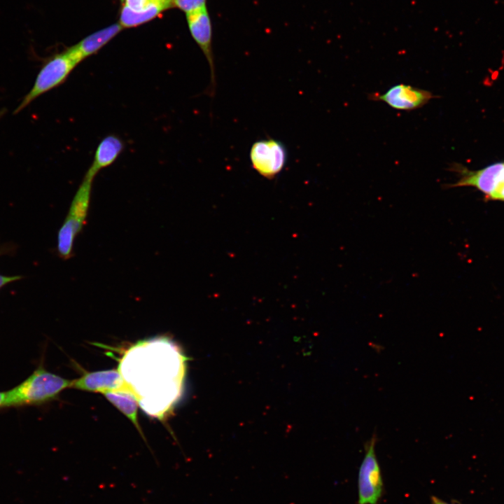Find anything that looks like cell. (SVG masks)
Wrapping results in <instances>:
<instances>
[{"instance_id":"11","label":"cell","mask_w":504,"mask_h":504,"mask_svg":"<svg viewBox=\"0 0 504 504\" xmlns=\"http://www.w3.org/2000/svg\"><path fill=\"white\" fill-rule=\"evenodd\" d=\"M127 386L119 370L111 369L87 372L72 380L71 388L90 392L105 393Z\"/></svg>"},{"instance_id":"1","label":"cell","mask_w":504,"mask_h":504,"mask_svg":"<svg viewBox=\"0 0 504 504\" xmlns=\"http://www.w3.org/2000/svg\"><path fill=\"white\" fill-rule=\"evenodd\" d=\"M186 358L166 337L138 342L122 358L118 370L148 414L163 418L181 396Z\"/></svg>"},{"instance_id":"3","label":"cell","mask_w":504,"mask_h":504,"mask_svg":"<svg viewBox=\"0 0 504 504\" xmlns=\"http://www.w3.org/2000/svg\"><path fill=\"white\" fill-rule=\"evenodd\" d=\"M78 64L68 48L49 57L41 66L32 87L22 99L13 113H20L36 98L64 83Z\"/></svg>"},{"instance_id":"10","label":"cell","mask_w":504,"mask_h":504,"mask_svg":"<svg viewBox=\"0 0 504 504\" xmlns=\"http://www.w3.org/2000/svg\"><path fill=\"white\" fill-rule=\"evenodd\" d=\"M119 24L122 28L136 27L172 8L173 0H120Z\"/></svg>"},{"instance_id":"2","label":"cell","mask_w":504,"mask_h":504,"mask_svg":"<svg viewBox=\"0 0 504 504\" xmlns=\"http://www.w3.org/2000/svg\"><path fill=\"white\" fill-rule=\"evenodd\" d=\"M71 381L39 366L23 382L5 393L4 407L40 405L55 398Z\"/></svg>"},{"instance_id":"14","label":"cell","mask_w":504,"mask_h":504,"mask_svg":"<svg viewBox=\"0 0 504 504\" xmlns=\"http://www.w3.org/2000/svg\"><path fill=\"white\" fill-rule=\"evenodd\" d=\"M104 397L135 426L141 435L142 432L138 421L139 400L135 393L127 386L107 391L103 393Z\"/></svg>"},{"instance_id":"12","label":"cell","mask_w":504,"mask_h":504,"mask_svg":"<svg viewBox=\"0 0 504 504\" xmlns=\"http://www.w3.org/2000/svg\"><path fill=\"white\" fill-rule=\"evenodd\" d=\"M122 29L119 23L111 24L88 35L76 45L68 48V50L73 57L80 63L98 52Z\"/></svg>"},{"instance_id":"9","label":"cell","mask_w":504,"mask_h":504,"mask_svg":"<svg viewBox=\"0 0 504 504\" xmlns=\"http://www.w3.org/2000/svg\"><path fill=\"white\" fill-rule=\"evenodd\" d=\"M435 97L430 92L405 84H398L390 88L382 94L372 93V101L385 102L393 108L401 111H412L426 105Z\"/></svg>"},{"instance_id":"5","label":"cell","mask_w":504,"mask_h":504,"mask_svg":"<svg viewBox=\"0 0 504 504\" xmlns=\"http://www.w3.org/2000/svg\"><path fill=\"white\" fill-rule=\"evenodd\" d=\"M92 181L89 178H83L58 232L57 252L63 259L66 260L72 256L75 238L85 224L90 207Z\"/></svg>"},{"instance_id":"17","label":"cell","mask_w":504,"mask_h":504,"mask_svg":"<svg viewBox=\"0 0 504 504\" xmlns=\"http://www.w3.org/2000/svg\"><path fill=\"white\" fill-rule=\"evenodd\" d=\"M430 501L431 504H451L435 496L430 497Z\"/></svg>"},{"instance_id":"4","label":"cell","mask_w":504,"mask_h":504,"mask_svg":"<svg viewBox=\"0 0 504 504\" xmlns=\"http://www.w3.org/2000/svg\"><path fill=\"white\" fill-rule=\"evenodd\" d=\"M450 169L458 175V180L445 185L447 188L473 187L481 192L487 201L504 202V161L477 170H470L460 164L454 163Z\"/></svg>"},{"instance_id":"7","label":"cell","mask_w":504,"mask_h":504,"mask_svg":"<svg viewBox=\"0 0 504 504\" xmlns=\"http://www.w3.org/2000/svg\"><path fill=\"white\" fill-rule=\"evenodd\" d=\"M251 166L260 175L268 179L275 178L284 168L288 152L285 145L272 138L255 141L249 151Z\"/></svg>"},{"instance_id":"16","label":"cell","mask_w":504,"mask_h":504,"mask_svg":"<svg viewBox=\"0 0 504 504\" xmlns=\"http://www.w3.org/2000/svg\"><path fill=\"white\" fill-rule=\"evenodd\" d=\"M20 276H7L0 274V288L6 284L21 279Z\"/></svg>"},{"instance_id":"18","label":"cell","mask_w":504,"mask_h":504,"mask_svg":"<svg viewBox=\"0 0 504 504\" xmlns=\"http://www.w3.org/2000/svg\"><path fill=\"white\" fill-rule=\"evenodd\" d=\"M5 393L0 392V407H4Z\"/></svg>"},{"instance_id":"6","label":"cell","mask_w":504,"mask_h":504,"mask_svg":"<svg viewBox=\"0 0 504 504\" xmlns=\"http://www.w3.org/2000/svg\"><path fill=\"white\" fill-rule=\"evenodd\" d=\"M376 436L365 445V456L358 475V504H378L384 492V482L375 451Z\"/></svg>"},{"instance_id":"15","label":"cell","mask_w":504,"mask_h":504,"mask_svg":"<svg viewBox=\"0 0 504 504\" xmlns=\"http://www.w3.org/2000/svg\"><path fill=\"white\" fill-rule=\"evenodd\" d=\"M206 0H173V6L186 14L206 6Z\"/></svg>"},{"instance_id":"8","label":"cell","mask_w":504,"mask_h":504,"mask_svg":"<svg viewBox=\"0 0 504 504\" xmlns=\"http://www.w3.org/2000/svg\"><path fill=\"white\" fill-rule=\"evenodd\" d=\"M191 36L204 53L210 70V84L207 90L209 96L216 91V68L212 49V24L206 6L186 14Z\"/></svg>"},{"instance_id":"13","label":"cell","mask_w":504,"mask_h":504,"mask_svg":"<svg viewBox=\"0 0 504 504\" xmlns=\"http://www.w3.org/2000/svg\"><path fill=\"white\" fill-rule=\"evenodd\" d=\"M124 148L122 140L115 134L105 136L97 146L94 158L85 178L93 180L103 169L112 164Z\"/></svg>"}]
</instances>
